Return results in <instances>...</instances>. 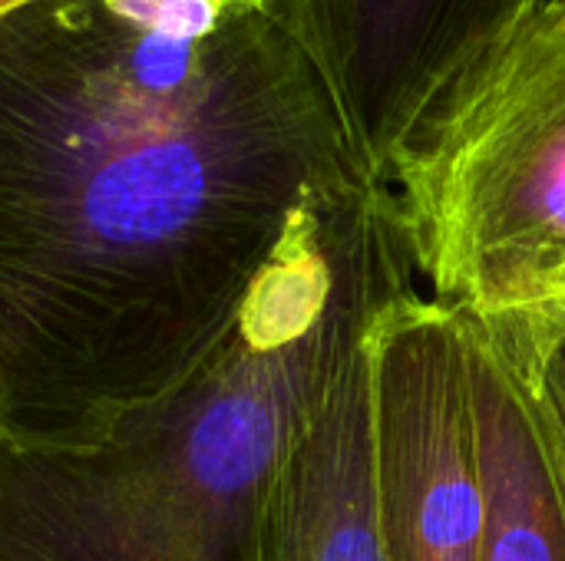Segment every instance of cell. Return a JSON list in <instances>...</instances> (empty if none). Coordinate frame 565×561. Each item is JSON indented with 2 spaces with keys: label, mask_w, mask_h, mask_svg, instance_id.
<instances>
[{
  "label": "cell",
  "mask_w": 565,
  "mask_h": 561,
  "mask_svg": "<svg viewBox=\"0 0 565 561\" xmlns=\"http://www.w3.org/2000/svg\"><path fill=\"white\" fill-rule=\"evenodd\" d=\"M367 182L285 20L172 40L103 0L0 17V440L79 446L195 380L301 212Z\"/></svg>",
  "instance_id": "6da1fadb"
},
{
  "label": "cell",
  "mask_w": 565,
  "mask_h": 561,
  "mask_svg": "<svg viewBox=\"0 0 565 561\" xmlns=\"http://www.w3.org/2000/svg\"><path fill=\"white\" fill-rule=\"evenodd\" d=\"M417 284L387 185L311 202L232 341L179 393L79 446L0 440V561H245L341 354Z\"/></svg>",
  "instance_id": "7a4b0ae2"
},
{
  "label": "cell",
  "mask_w": 565,
  "mask_h": 561,
  "mask_svg": "<svg viewBox=\"0 0 565 561\" xmlns=\"http://www.w3.org/2000/svg\"><path fill=\"white\" fill-rule=\"evenodd\" d=\"M414 274L473 317L565 301V20L536 10L391 169Z\"/></svg>",
  "instance_id": "3957f363"
},
{
  "label": "cell",
  "mask_w": 565,
  "mask_h": 561,
  "mask_svg": "<svg viewBox=\"0 0 565 561\" xmlns=\"http://www.w3.org/2000/svg\"><path fill=\"white\" fill-rule=\"evenodd\" d=\"M374 476L387 561H480L483 489L454 308L394 294L371 324Z\"/></svg>",
  "instance_id": "277c9868"
},
{
  "label": "cell",
  "mask_w": 565,
  "mask_h": 561,
  "mask_svg": "<svg viewBox=\"0 0 565 561\" xmlns=\"http://www.w3.org/2000/svg\"><path fill=\"white\" fill-rule=\"evenodd\" d=\"M543 0H275L318 66L361 175L391 169L434 109ZM391 188V185H387Z\"/></svg>",
  "instance_id": "5b68a950"
},
{
  "label": "cell",
  "mask_w": 565,
  "mask_h": 561,
  "mask_svg": "<svg viewBox=\"0 0 565 561\" xmlns=\"http://www.w3.org/2000/svg\"><path fill=\"white\" fill-rule=\"evenodd\" d=\"M483 489L480 561H565V433L513 324L460 314Z\"/></svg>",
  "instance_id": "8992f818"
},
{
  "label": "cell",
  "mask_w": 565,
  "mask_h": 561,
  "mask_svg": "<svg viewBox=\"0 0 565 561\" xmlns=\"http://www.w3.org/2000/svg\"><path fill=\"white\" fill-rule=\"evenodd\" d=\"M371 324L305 413L245 561H387L374 476Z\"/></svg>",
  "instance_id": "52a82bcc"
},
{
  "label": "cell",
  "mask_w": 565,
  "mask_h": 561,
  "mask_svg": "<svg viewBox=\"0 0 565 561\" xmlns=\"http://www.w3.org/2000/svg\"><path fill=\"white\" fill-rule=\"evenodd\" d=\"M126 23L172 36V40H205L212 36L232 13L218 0H103Z\"/></svg>",
  "instance_id": "ba28073f"
},
{
  "label": "cell",
  "mask_w": 565,
  "mask_h": 561,
  "mask_svg": "<svg viewBox=\"0 0 565 561\" xmlns=\"http://www.w3.org/2000/svg\"><path fill=\"white\" fill-rule=\"evenodd\" d=\"M497 321L513 324L516 334L526 341L533 364L540 370V380L550 393V403L565 433V301L540 317H497Z\"/></svg>",
  "instance_id": "9c48e42d"
},
{
  "label": "cell",
  "mask_w": 565,
  "mask_h": 561,
  "mask_svg": "<svg viewBox=\"0 0 565 561\" xmlns=\"http://www.w3.org/2000/svg\"><path fill=\"white\" fill-rule=\"evenodd\" d=\"M228 10H268L275 0H218Z\"/></svg>",
  "instance_id": "30bf717a"
},
{
  "label": "cell",
  "mask_w": 565,
  "mask_h": 561,
  "mask_svg": "<svg viewBox=\"0 0 565 561\" xmlns=\"http://www.w3.org/2000/svg\"><path fill=\"white\" fill-rule=\"evenodd\" d=\"M540 10H550V13H556V17H563L565 20V0H543Z\"/></svg>",
  "instance_id": "8fae6325"
},
{
  "label": "cell",
  "mask_w": 565,
  "mask_h": 561,
  "mask_svg": "<svg viewBox=\"0 0 565 561\" xmlns=\"http://www.w3.org/2000/svg\"><path fill=\"white\" fill-rule=\"evenodd\" d=\"M23 3H30V0H0V17L10 13V10H17V7H23Z\"/></svg>",
  "instance_id": "7c38bea8"
}]
</instances>
